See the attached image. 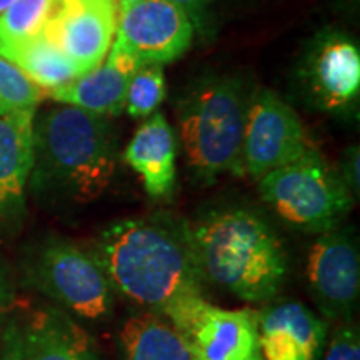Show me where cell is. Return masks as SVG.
I'll list each match as a JSON object with an SVG mask.
<instances>
[{"instance_id": "obj_1", "label": "cell", "mask_w": 360, "mask_h": 360, "mask_svg": "<svg viewBox=\"0 0 360 360\" xmlns=\"http://www.w3.org/2000/svg\"><path fill=\"white\" fill-rule=\"evenodd\" d=\"M115 292L165 317L179 304L204 297L188 222L169 214L115 220L92 247Z\"/></svg>"}, {"instance_id": "obj_2", "label": "cell", "mask_w": 360, "mask_h": 360, "mask_svg": "<svg viewBox=\"0 0 360 360\" xmlns=\"http://www.w3.org/2000/svg\"><path fill=\"white\" fill-rule=\"evenodd\" d=\"M117 172V141L109 117L74 105L51 107L34 119L29 187L40 199L87 205L101 199Z\"/></svg>"}, {"instance_id": "obj_3", "label": "cell", "mask_w": 360, "mask_h": 360, "mask_svg": "<svg viewBox=\"0 0 360 360\" xmlns=\"http://www.w3.org/2000/svg\"><path fill=\"white\" fill-rule=\"evenodd\" d=\"M202 281L250 304L270 302L289 274V255L269 220L249 207H225L188 222Z\"/></svg>"}, {"instance_id": "obj_4", "label": "cell", "mask_w": 360, "mask_h": 360, "mask_svg": "<svg viewBox=\"0 0 360 360\" xmlns=\"http://www.w3.org/2000/svg\"><path fill=\"white\" fill-rule=\"evenodd\" d=\"M250 94L236 77L193 84L177 102V124L187 164L202 182L244 174L242 142Z\"/></svg>"}, {"instance_id": "obj_5", "label": "cell", "mask_w": 360, "mask_h": 360, "mask_svg": "<svg viewBox=\"0 0 360 360\" xmlns=\"http://www.w3.org/2000/svg\"><path fill=\"white\" fill-rule=\"evenodd\" d=\"M259 193L283 222L309 233L339 227L354 207L340 174L314 147L259 179Z\"/></svg>"}, {"instance_id": "obj_6", "label": "cell", "mask_w": 360, "mask_h": 360, "mask_svg": "<svg viewBox=\"0 0 360 360\" xmlns=\"http://www.w3.org/2000/svg\"><path fill=\"white\" fill-rule=\"evenodd\" d=\"M32 282L74 317L107 322L114 312V287L92 249L65 240L45 244L35 255Z\"/></svg>"}, {"instance_id": "obj_7", "label": "cell", "mask_w": 360, "mask_h": 360, "mask_svg": "<svg viewBox=\"0 0 360 360\" xmlns=\"http://www.w3.org/2000/svg\"><path fill=\"white\" fill-rule=\"evenodd\" d=\"M165 319L182 335L195 360H265L259 340V312L222 309L193 297Z\"/></svg>"}, {"instance_id": "obj_8", "label": "cell", "mask_w": 360, "mask_h": 360, "mask_svg": "<svg viewBox=\"0 0 360 360\" xmlns=\"http://www.w3.org/2000/svg\"><path fill=\"white\" fill-rule=\"evenodd\" d=\"M309 148L304 125L290 105L269 89L250 94L242 142L244 174L259 180L300 159Z\"/></svg>"}, {"instance_id": "obj_9", "label": "cell", "mask_w": 360, "mask_h": 360, "mask_svg": "<svg viewBox=\"0 0 360 360\" xmlns=\"http://www.w3.org/2000/svg\"><path fill=\"white\" fill-rule=\"evenodd\" d=\"M307 285L323 317L352 322L360 297V255L352 232L335 227L319 236L309 252Z\"/></svg>"}, {"instance_id": "obj_10", "label": "cell", "mask_w": 360, "mask_h": 360, "mask_svg": "<svg viewBox=\"0 0 360 360\" xmlns=\"http://www.w3.org/2000/svg\"><path fill=\"white\" fill-rule=\"evenodd\" d=\"M117 42L146 64H167L187 52L193 25L170 0H137L117 12Z\"/></svg>"}, {"instance_id": "obj_11", "label": "cell", "mask_w": 360, "mask_h": 360, "mask_svg": "<svg viewBox=\"0 0 360 360\" xmlns=\"http://www.w3.org/2000/svg\"><path fill=\"white\" fill-rule=\"evenodd\" d=\"M117 12V0H58L42 32L82 75L109 53Z\"/></svg>"}, {"instance_id": "obj_12", "label": "cell", "mask_w": 360, "mask_h": 360, "mask_svg": "<svg viewBox=\"0 0 360 360\" xmlns=\"http://www.w3.org/2000/svg\"><path fill=\"white\" fill-rule=\"evenodd\" d=\"M310 102L323 112L354 109L360 92V51L344 32H323L314 40L300 70Z\"/></svg>"}, {"instance_id": "obj_13", "label": "cell", "mask_w": 360, "mask_h": 360, "mask_svg": "<svg viewBox=\"0 0 360 360\" xmlns=\"http://www.w3.org/2000/svg\"><path fill=\"white\" fill-rule=\"evenodd\" d=\"M326 339V321L295 300L259 312V340L265 360H322Z\"/></svg>"}, {"instance_id": "obj_14", "label": "cell", "mask_w": 360, "mask_h": 360, "mask_svg": "<svg viewBox=\"0 0 360 360\" xmlns=\"http://www.w3.org/2000/svg\"><path fill=\"white\" fill-rule=\"evenodd\" d=\"M37 107L0 115V222L19 219L34 165Z\"/></svg>"}, {"instance_id": "obj_15", "label": "cell", "mask_w": 360, "mask_h": 360, "mask_svg": "<svg viewBox=\"0 0 360 360\" xmlns=\"http://www.w3.org/2000/svg\"><path fill=\"white\" fill-rule=\"evenodd\" d=\"M175 159V134L159 112L148 115L124 152V162L142 179L143 188L152 199L172 197L177 177Z\"/></svg>"}, {"instance_id": "obj_16", "label": "cell", "mask_w": 360, "mask_h": 360, "mask_svg": "<svg viewBox=\"0 0 360 360\" xmlns=\"http://www.w3.org/2000/svg\"><path fill=\"white\" fill-rule=\"evenodd\" d=\"M27 360H101L87 332L58 310H37L22 328Z\"/></svg>"}, {"instance_id": "obj_17", "label": "cell", "mask_w": 360, "mask_h": 360, "mask_svg": "<svg viewBox=\"0 0 360 360\" xmlns=\"http://www.w3.org/2000/svg\"><path fill=\"white\" fill-rule=\"evenodd\" d=\"M122 360H195L182 335L155 312L129 315L119 328Z\"/></svg>"}, {"instance_id": "obj_18", "label": "cell", "mask_w": 360, "mask_h": 360, "mask_svg": "<svg viewBox=\"0 0 360 360\" xmlns=\"http://www.w3.org/2000/svg\"><path fill=\"white\" fill-rule=\"evenodd\" d=\"M130 79V75L117 69L110 60H105L87 74L49 90L45 96L58 103L79 107L92 114L114 117L122 114L125 109V96Z\"/></svg>"}, {"instance_id": "obj_19", "label": "cell", "mask_w": 360, "mask_h": 360, "mask_svg": "<svg viewBox=\"0 0 360 360\" xmlns=\"http://www.w3.org/2000/svg\"><path fill=\"white\" fill-rule=\"evenodd\" d=\"M0 57L19 67L27 77L47 92L79 77L75 65L44 32L19 42L0 45Z\"/></svg>"}, {"instance_id": "obj_20", "label": "cell", "mask_w": 360, "mask_h": 360, "mask_svg": "<svg viewBox=\"0 0 360 360\" xmlns=\"http://www.w3.org/2000/svg\"><path fill=\"white\" fill-rule=\"evenodd\" d=\"M58 0H15L0 13V45L29 39L44 30Z\"/></svg>"}, {"instance_id": "obj_21", "label": "cell", "mask_w": 360, "mask_h": 360, "mask_svg": "<svg viewBox=\"0 0 360 360\" xmlns=\"http://www.w3.org/2000/svg\"><path fill=\"white\" fill-rule=\"evenodd\" d=\"M165 75L160 64L142 65L129 80L125 110L132 119H146L165 98Z\"/></svg>"}, {"instance_id": "obj_22", "label": "cell", "mask_w": 360, "mask_h": 360, "mask_svg": "<svg viewBox=\"0 0 360 360\" xmlns=\"http://www.w3.org/2000/svg\"><path fill=\"white\" fill-rule=\"evenodd\" d=\"M45 97V90L34 84L19 67L0 57V115L32 109Z\"/></svg>"}, {"instance_id": "obj_23", "label": "cell", "mask_w": 360, "mask_h": 360, "mask_svg": "<svg viewBox=\"0 0 360 360\" xmlns=\"http://www.w3.org/2000/svg\"><path fill=\"white\" fill-rule=\"evenodd\" d=\"M323 360H360V332L354 322H344L328 340Z\"/></svg>"}, {"instance_id": "obj_24", "label": "cell", "mask_w": 360, "mask_h": 360, "mask_svg": "<svg viewBox=\"0 0 360 360\" xmlns=\"http://www.w3.org/2000/svg\"><path fill=\"white\" fill-rule=\"evenodd\" d=\"M0 360H27L24 349L22 327L11 323L4 332L2 345H0Z\"/></svg>"}, {"instance_id": "obj_25", "label": "cell", "mask_w": 360, "mask_h": 360, "mask_svg": "<svg viewBox=\"0 0 360 360\" xmlns=\"http://www.w3.org/2000/svg\"><path fill=\"white\" fill-rule=\"evenodd\" d=\"M359 164H360V155H359V147H350L347 152H345L344 157V165H342L340 177L345 182V186L352 193V197L357 199L360 187H359Z\"/></svg>"}, {"instance_id": "obj_26", "label": "cell", "mask_w": 360, "mask_h": 360, "mask_svg": "<svg viewBox=\"0 0 360 360\" xmlns=\"http://www.w3.org/2000/svg\"><path fill=\"white\" fill-rule=\"evenodd\" d=\"M175 6H179L184 12L187 13L188 19H191L192 25H197L202 29V24H204V13L205 8L214 4L215 0H170Z\"/></svg>"}, {"instance_id": "obj_27", "label": "cell", "mask_w": 360, "mask_h": 360, "mask_svg": "<svg viewBox=\"0 0 360 360\" xmlns=\"http://www.w3.org/2000/svg\"><path fill=\"white\" fill-rule=\"evenodd\" d=\"M8 297H11V294H8L7 281H6V277H4L2 270H0V315H2L4 309H6V305L8 302Z\"/></svg>"}, {"instance_id": "obj_28", "label": "cell", "mask_w": 360, "mask_h": 360, "mask_svg": "<svg viewBox=\"0 0 360 360\" xmlns=\"http://www.w3.org/2000/svg\"><path fill=\"white\" fill-rule=\"evenodd\" d=\"M13 2H15V0H0V13H2V12H6L7 8L11 7Z\"/></svg>"}, {"instance_id": "obj_29", "label": "cell", "mask_w": 360, "mask_h": 360, "mask_svg": "<svg viewBox=\"0 0 360 360\" xmlns=\"http://www.w3.org/2000/svg\"><path fill=\"white\" fill-rule=\"evenodd\" d=\"M132 2H137V0H117V6H125V4H132Z\"/></svg>"}]
</instances>
